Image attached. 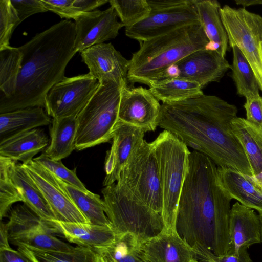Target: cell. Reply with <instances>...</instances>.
I'll return each instance as SVG.
<instances>
[{"label":"cell","instance_id":"cell-12","mask_svg":"<svg viewBox=\"0 0 262 262\" xmlns=\"http://www.w3.org/2000/svg\"><path fill=\"white\" fill-rule=\"evenodd\" d=\"M161 106L149 89L129 86L122 88L119 120L146 132L155 131L159 124Z\"/></svg>","mask_w":262,"mask_h":262},{"label":"cell","instance_id":"cell-3","mask_svg":"<svg viewBox=\"0 0 262 262\" xmlns=\"http://www.w3.org/2000/svg\"><path fill=\"white\" fill-rule=\"evenodd\" d=\"M75 24L62 20L37 34L18 47L21 68L14 93L0 98V114L44 107L50 89L66 78V68L74 55Z\"/></svg>","mask_w":262,"mask_h":262},{"label":"cell","instance_id":"cell-4","mask_svg":"<svg viewBox=\"0 0 262 262\" xmlns=\"http://www.w3.org/2000/svg\"><path fill=\"white\" fill-rule=\"evenodd\" d=\"M209 42L200 23L140 42L139 49L129 60L128 82L149 86L168 67L190 53L206 48Z\"/></svg>","mask_w":262,"mask_h":262},{"label":"cell","instance_id":"cell-25","mask_svg":"<svg viewBox=\"0 0 262 262\" xmlns=\"http://www.w3.org/2000/svg\"><path fill=\"white\" fill-rule=\"evenodd\" d=\"M52 123L42 107H31L0 114V141L19 133Z\"/></svg>","mask_w":262,"mask_h":262},{"label":"cell","instance_id":"cell-21","mask_svg":"<svg viewBox=\"0 0 262 262\" xmlns=\"http://www.w3.org/2000/svg\"><path fill=\"white\" fill-rule=\"evenodd\" d=\"M48 142L47 135L41 128L19 133L0 141V156L26 163L42 151Z\"/></svg>","mask_w":262,"mask_h":262},{"label":"cell","instance_id":"cell-46","mask_svg":"<svg viewBox=\"0 0 262 262\" xmlns=\"http://www.w3.org/2000/svg\"><path fill=\"white\" fill-rule=\"evenodd\" d=\"M150 10L168 9L184 5L189 0H147Z\"/></svg>","mask_w":262,"mask_h":262},{"label":"cell","instance_id":"cell-8","mask_svg":"<svg viewBox=\"0 0 262 262\" xmlns=\"http://www.w3.org/2000/svg\"><path fill=\"white\" fill-rule=\"evenodd\" d=\"M116 183L142 203L161 213L163 202L159 172L150 143L144 139L136 146Z\"/></svg>","mask_w":262,"mask_h":262},{"label":"cell","instance_id":"cell-10","mask_svg":"<svg viewBox=\"0 0 262 262\" xmlns=\"http://www.w3.org/2000/svg\"><path fill=\"white\" fill-rule=\"evenodd\" d=\"M99 85L90 74L66 77L55 84L45 99L47 114L53 118L77 117Z\"/></svg>","mask_w":262,"mask_h":262},{"label":"cell","instance_id":"cell-5","mask_svg":"<svg viewBox=\"0 0 262 262\" xmlns=\"http://www.w3.org/2000/svg\"><path fill=\"white\" fill-rule=\"evenodd\" d=\"M150 143L159 172L163 202L160 214L163 229L177 231V209L188 171L191 151L184 142L166 130L161 132Z\"/></svg>","mask_w":262,"mask_h":262},{"label":"cell","instance_id":"cell-16","mask_svg":"<svg viewBox=\"0 0 262 262\" xmlns=\"http://www.w3.org/2000/svg\"><path fill=\"white\" fill-rule=\"evenodd\" d=\"M174 64L177 78L196 82L202 89L211 82H219L231 68L225 57L206 48L190 53Z\"/></svg>","mask_w":262,"mask_h":262},{"label":"cell","instance_id":"cell-23","mask_svg":"<svg viewBox=\"0 0 262 262\" xmlns=\"http://www.w3.org/2000/svg\"><path fill=\"white\" fill-rule=\"evenodd\" d=\"M219 182L231 199L262 215V193L243 173L217 167Z\"/></svg>","mask_w":262,"mask_h":262},{"label":"cell","instance_id":"cell-40","mask_svg":"<svg viewBox=\"0 0 262 262\" xmlns=\"http://www.w3.org/2000/svg\"><path fill=\"white\" fill-rule=\"evenodd\" d=\"M247 249L246 247H243L239 249L238 254L229 251L221 256L216 255L205 249L194 251L196 253L198 262H253Z\"/></svg>","mask_w":262,"mask_h":262},{"label":"cell","instance_id":"cell-33","mask_svg":"<svg viewBox=\"0 0 262 262\" xmlns=\"http://www.w3.org/2000/svg\"><path fill=\"white\" fill-rule=\"evenodd\" d=\"M21 59L18 47L9 46L0 49V98L9 97L14 93Z\"/></svg>","mask_w":262,"mask_h":262},{"label":"cell","instance_id":"cell-19","mask_svg":"<svg viewBox=\"0 0 262 262\" xmlns=\"http://www.w3.org/2000/svg\"><path fill=\"white\" fill-rule=\"evenodd\" d=\"M261 222L259 214L239 202L232 205L229 220L231 241L229 251L238 254L241 248L248 249L253 244L261 243Z\"/></svg>","mask_w":262,"mask_h":262},{"label":"cell","instance_id":"cell-20","mask_svg":"<svg viewBox=\"0 0 262 262\" xmlns=\"http://www.w3.org/2000/svg\"><path fill=\"white\" fill-rule=\"evenodd\" d=\"M53 222L70 242L89 248L99 253L111 246L117 236L112 226L57 220Z\"/></svg>","mask_w":262,"mask_h":262},{"label":"cell","instance_id":"cell-14","mask_svg":"<svg viewBox=\"0 0 262 262\" xmlns=\"http://www.w3.org/2000/svg\"><path fill=\"white\" fill-rule=\"evenodd\" d=\"M80 53L89 73L99 83L112 81L122 88L128 86L130 60L124 57L111 43L96 45Z\"/></svg>","mask_w":262,"mask_h":262},{"label":"cell","instance_id":"cell-30","mask_svg":"<svg viewBox=\"0 0 262 262\" xmlns=\"http://www.w3.org/2000/svg\"><path fill=\"white\" fill-rule=\"evenodd\" d=\"M18 250L32 262H100V254L89 248L77 246L71 250H42L20 246Z\"/></svg>","mask_w":262,"mask_h":262},{"label":"cell","instance_id":"cell-11","mask_svg":"<svg viewBox=\"0 0 262 262\" xmlns=\"http://www.w3.org/2000/svg\"><path fill=\"white\" fill-rule=\"evenodd\" d=\"M200 23L193 0L168 9L150 10L144 19L125 28V35L139 42L163 35L190 25Z\"/></svg>","mask_w":262,"mask_h":262},{"label":"cell","instance_id":"cell-38","mask_svg":"<svg viewBox=\"0 0 262 262\" xmlns=\"http://www.w3.org/2000/svg\"><path fill=\"white\" fill-rule=\"evenodd\" d=\"M33 160L41 165L56 177L66 183L84 191L88 190L76 175L75 169H68L62 164L61 160H53L47 157L43 152L38 157L34 158Z\"/></svg>","mask_w":262,"mask_h":262},{"label":"cell","instance_id":"cell-50","mask_svg":"<svg viewBox=\"0 0 262 262\" xmlns=\"http://www.w3.org/2000/svg\"><path fill=\"white\" fill-rule=\"evenodd\" d=\"M99 253L100 254V262H116L106 252L103 251Z\"/></svg>","mask_w":262,"mask_h":262},{"label":"cell","instance_id":"cell-34","mask_svg":"<svg viewBox=\"0 0 262 262\" xmlns=\"http://www.w3.org/2000/svg\"><path fill=\"white\" fill-rule=\"evenodd\" d=\"M14 161L0 156V217H6L11 209L12 205L23 202L22 195L12 180L9 170Z\"/></svg>","mask_w":262,"mask_h":262},{"label":"cell","instance_id":"cell-43","mask_svg":"<svg viewBox=\"0 0 262 262\" xmlns=\"http://www.w3.org/2000/svg\"><path fill=\"white\" fill-rule=\"evenodd\" d=\"M244 107L246 120L262 128V97L259 95L246 98Z\"/></svg>","mask_w":262,"mask_h":262},{"label":"cell","instance_id":"cell-35","mask_svg":"<svg viewBox=\"0 0 262 262\" xmlns=\"http://www.w3.org/2000/svg\"><path fill=\"white\" fill-rule=\"evenodd\" d=\"M141 243L132 234H119L115 242L103 251L116 262H144L140 251Z\"/></svg>","mask_w":262,"mask_h":262},{"label":"cell","instance_id":"cell-44","mask_svg":"<svg viewBox=\"0 0 262 262\" xmlns=\"http://www.w3.org/2000/svg\"><path fill=\"white\" fill-rule=\"evenodd\" d=\"M0 262H32L20 251L9 249H0Z\"/></svg>","mask_w":262,"mask_h":262},{"label":"cell","instance_id":"cell-7","mask_svg":"<svg viewBox=\"0 0 262 262\" xmlns=\"http://www.w3.org/2000/svg\"><path fill=\"white\" fill-rule=\"evenodd\" d=\"M102 193L105 213L117 235L130 233L142 243L163 230L160 213L117 183L105 186Z\"/></svg>","mask_w":262,"mask_h":262},{"label":"cell","instance_id":"cell-37","mask_svg":"<svg viewBox=\"0 0 262 262\" xmlns=\"http://www.w3.org/2000/svg\"><path fill=\"white\" fill-rule=\"evenodd\" d=\"M108 3L125 28L141 21L150 12L147 0H110Z\"/></svg>","mask_w":262,"mask_h":262},{"label":"cell","instance_id":"cell-32","mask_svg":"<svg viewBox=\"0 0 262 262\" xmlns=\"http://www.w3.org/2000/svg\"><path fill=\"white\" fill-rule=\"evenodd\" d=\"M231 47L233 52L232 77L237 94L246 98L259 95V85L252 68L236 46Z\"/></svg>","mask_w":262,"mask_h":262},{"label":"cell","instance_id":"cell-47","mask_svg":"<svg viewBox=\"0 0 262 262\" xmlns=\"http://www.w3.org/2000/svg\"><path fill=\"white\" fill-rule=\"evenodd\" d=\"M9 242V235L6 224L1 222L0 225V249L11 248Z\"/></svg>","mask_w":262,"mask_h":262},{"label":"cell","instance_id":"cell-28","mask_svg":"<svg viewBox=\"0 0 262 262\" xmlns=\"http://www.w3.org/2000/svg\"><path fill=\"white\" fill-rule=\"evenodd\" d=\"M56 178L60 187L90 223L112 226L104 211L103 200L99 195L89 190L83 191Z\"/></svg>","mask_w":262,"mask_h":262},{"label":"cell","instance_id":"cell-15","mask_svg":"<svg viewBox=\"0 0 262 262\" xmlns=\"http://www.w3.org/2000/svg\"><path fill=\"white\" fill-rule=\"evenodd\" d=\"M114 8L94 10L81 14L75 20L76 36L74 49L81 52L93 46L115 38L124 27L117 20Z\"/></svg>","mask_w":262,"mask_h":262},{"label":"cell","instance_id":"cell-26","mask_svg":"<svg viewBox=\"0 0 262 262\" xmlns=\"http://www.w3.org/2000/svg\"><path fill=\"white\" fill-rule=\"evenodd\" d=\"M233 133L241 144L253 176L262 172V128L237 117L231 122Z\"/></svg>","mask_w":262,"mask_h":262},{"label":"cell","instance_id":"cell-2","mask_svg":"<svg viewBox=\"0 0 262 262\" xmlns=\"http://www.w3.org/2000/svg\"><path fill=\"white\" fill-rule=\"evenodd\" d=\"M217 169L207 156L190 152L177 209L176 230L193 251L205 249L221 256L230 249L232 199L220 185Z\"/></svg>","mask_w":262,"mask_h":262},{"label":"cell","instance_id":"cell-9","mask_svg":"<svg viewBox=\"0 0 262 262\" xmlns=\"http://www.w3.org/2000/svg\"><path fill=\"white\" fill-rule=\"evenodd\" d=\"M230 47L236 46L251 66L262 91V17L244 8L220 9Z\"/></svg>","mask_w":262,"mask_h":262},{"label":"cell","instance_id":"cell-45","mask_svg":"<svg viewBox=\"0 0 262 262\" xmlns=\"http://www.w3.org/2000/svg\"><path fill=\"white\" fill-rule=\"evenodd\" d=\"M109 2L107 0H74L73 5L81 13L94 11V10Z\"/></svg>","mask_w":262,"mask_h":262},{"label":"cell","instance_id":"cell-6","mask_svg":"<svg viewBox=\"0 0 262 262\" xmlns=\"http://www.w3.org/2000/svg\"><path fill=\"white\" fill-rule=\"evenodd\" d=\"M121 88L112 81L99 83L76 117V149L83 150L112 139L119 121Z\"/></svg>","mask_w":262,"mask_h":262},{"label":"cell","instance_id":"cell-42","mask_svg":"<svg viewBox=\"0 0 262 262\" xmlns=\"http://www.w3.org/2000/svg\"><path fill=\"white\" fill-rule=\"evenodd\" d=\"M20 23L31 15L48 11L41 0H11Z\"/></svg>","mask_w":262,"mask_h":262},{"label":"cell","instance_id":"cell-39","mask_svg":"<svg viewBox=\"0 0 262 262\" xmlns=\"http://www.w3.org/2000/svg\"><path fill=\"white\" fill-rule=\"evenodd\" d=\"M19 24L11 0H0V49L9 46L12 33Z\"/></svg>","mask_w":262,"mask_h":262},{"label":"cell","instance_id":"cell-1","mask_svg":"<svg viewBox=\"0 0 262 262\" xmlns=\"http://www.w3.org/2000/svg\"><path fill=\"white\" fill-rule=\"evenodd\" d=\"M237 113L235 105L203 93L162 103L158 126L207 156L217 167L253 176L246 154L232 129L231 122Z\"/></svg>","mask_w":262,"mask_h":262},{"label":"cell","instance_id":"cell-51","mask_svg":"<svg viewBox=\"0 0 262 262\" xmlns=\"http://www.w3.org/2000/svg\"><path fill=\"white\" fill-rule=\"evenodd\" d=\"M261 222V241L262 243V215H259Z\"/></svg>","mask_w":262,"mask_h":262},{"label":"cell","instance_id":"cell-36","mask_svg":"<svg viewBox=\"0 0 262 262\" xmlns=\"http://www.w3.org/2000/svg\"><path fill=\"white\" fill-rule=\"evenodd\" d=\"M9 242L18 247L26 246L42 250L68 251L74 248L53 236L52 233L42 230L24 234Z\"/></svg>","mask_w":262,"mask_h":262},{"label":"cell","instance_id":"cell-31","mask_svg":"<svg viewBox=\"0 0 262 262\" xmlns=\"http://www.w3.org/2000/svg\"><path fill=\"white\" fill-rule=\"evenodd\" d=\"M149 87L154 96L162 103L184 100L203 93L197 83L180 78L154 82Z\"/></svg>","mask_w":262,"mask_h":262},{"label":"cell","instance_id":"cell-48","mask_svg":"<svg viewBox=\"0 0 262 262\" xmlns=\"http://www.w3.org/2000/svg\"><path fill=\"white\" fill-rule=\"evenodd\" d=\"M244 176L252 183L256 189L262 193V172L256 176L246 174H244Z\"/></svg>","mask_w":262,"mask_h":262},{"label":"cell","instance_id":"cell-13","mask_svg":"<svg viewBox=\"0 0 262 262\" xmlns=\"http://www.w3.org/2000/svg\"><path fill=\"white\" fill-rule=\"evenodd\" d=\"M21 164L40 189L57 221L90 223L60 187L53 174L33 160Z\"/></svg>","mask_w":262,"mask_h":262},{"label":"cell","instance_id":"cell-49","mask_svg":"<svg viewBox=\"0 0 262 262\" xmlns=\"http://www.w3.org/2000/svg\"><path fill=\"white\" fill-rule=\"evenodd\" d=\"M235 3L237 5L247 7L252 5H262V0H235Z\"/></svg>","mask_w":262,"mask_h":262},{"label":"cell","instance_id":"cell-22","mask_svg":"<svg viewBox=\"0 0 262 262\" xmlns=\"http://www.w3.org/2000/svg\"><path fill=\"white\" fill-rule=\"evenodd\" d=\"M193 2L209 41L206 49L215 51L225 57L229 40L221 17L220 3L216 0H193Z\"/></svg>","mask_w":262,"mask_h":262},{"label":"cell","instance_id":"cell-29","mask_svg":"<svg viewBox=\"0 0 262 262\" xmlns=\"http://www.w3.org/2000/svg\"><path fill=\"white\" fill-rule=\"evenodd\" d=\"M6 225L9 240L31 232L42 230L51 233H61L55 223L45 221L25 204L18 205L10 211Z\"/></svg>","mask_w":262,"mask_h":262},{"label":"cell","instance_id":"cell-41","mask_svg":"<svg viewBox=\"0 0 262 262\" xmlns=\"http://www.w3.org/2000/svg\"><path fill=\"white\" fill-rule=\"evenodd\" d=\"M48 11L58 14L61 18L75 20L82 14L74 7V0H41Z\"/></svg>","mask_w":262,"mask_h":262},{"label":"cell","instance_id":"cell-18","mask_svg":"<svg viewBox=\"0 0 262 262\" xmlns=\"http://www.w3.org/2000/svg\"><path fill=\"white\" fill-rule=\"evenodd\" d=\"M140 251L144 262H198L195 252L177 231L163 229L141 243Z\"/></svg>","mask_w":262,"mask_h":262},{"label":"cell","instance_id":"cell-17","mask_svg":"<svg viewBox=\"0 0 262 262\" xmlns=\"http://www.w3.org/2000/svg\"><path fill=\"white\" fill-rule=\"evenodd\" d=\"M145 133L141 128L119 120L113 133L112 146L106 152L103 186H107L117 181L132 152L144 140Z\"/></svg>","mask_w":262,"mask_h":262},{"label":"cell","instance_id":"cell-24","mask_svg":"<svg viewBox=\"0 0 262 262\" xmlns=\"http://www.w3.org/2000/svg\"><path fill=\"white\" fill-rule=\"evenodd\" d=\"M9 174L22 195L24 204L45 221L54 223L57 220L40 189L21 164L14 161Z\"/></svg>","mask_w":262,"mask_h":262},{"label":"cell","instance_id":"cell-27","mask_svg":"<svg viewBox=\"0 0 262 262\" xmlns=\"http://www.w3.org/2000/svg\"><path fill=\"white\" fill-rule=\"evenodd\" d=\"M51 123V142L43 153L53 160L61 161L75 149L76 118H53Z\"/></svg>","mask_w":262,"mask_h":262}]
</instances>
